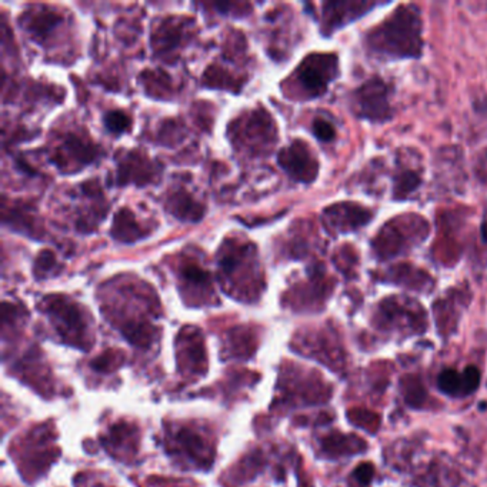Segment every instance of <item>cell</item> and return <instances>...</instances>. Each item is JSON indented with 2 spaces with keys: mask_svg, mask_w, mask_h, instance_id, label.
Returning <instances> with one entry per match:
<instances>
[{
  "mask_svg": "<svg viewBox=\"0 0 487 487\" xmlns=\"http://www.w3.org/2000/svg\"><path fill=\"white\" fill-rule=\"evenodd\" d=\"M364 45L377 59H418L423 53L422 12L416 5H400L386 19L367 30Z\"/></svg>",
  "mask_w": 487,
  "mask_h": 487,
  "instance_id": "1",
  "label": "cell"
},
{
  "mask_svg": "<svg viewBox=\"0 0 487 487\" xmlns=\"http://www.w3.org/2000/svg\"><path fill=\"white\" fill-rule=\"evenodd\" d=\"M430 235V223L418 213H405L387 220L373 238V255L380 262L408 255L426 242Z\"/></svg>",
  "mask_w": 487,
  "mask_h": 487,
  "instance_id": "2",
  "label": "cell"
},
{
  "mask_svg": "<svg viewBox=\"0 0 487 487\" xmlns=\"http://www.w3.org/2000/svg\"><path fill=\"white\" fill-rule=\"evenodd\" d=\"M339 76V58L333 53L309 55L291 76L293 90L302 99H316L327 92V89Z\"/></svg>",
  "mask_w": 487,
  "mask_h": 487,
  "instance_id": "3",
  "label": "cell"
},
{
  "mask_svg": "<svg viewBox=\"0 0 487 487\" xmlns=\"http://www.w3.org/2000/svg\"><path fill=\"white\" fill-rule=\"evenodd\" d=\"M375 323L383 331L420 333L426 329L422 304L408 296H389L377 304Z\"/></svg>",
  "mask_w": 487,
  "mask_h": 487,
  "instance_id": "4",
  "label": "cell"
},
{
  "mask_svg": "<svg viewBox=\"0 0 487 487\" xmlns=\"http://www.w3.org/2000/svg\"><path fill=\"white\" fill-rule=\"evenodd\" d=\"M392 88L385 79L375 76L359 88L355 89L350 96V108L355 115L372 123H385L393 118Z\"/></svg>",
  "mask_w": 487,
  "mask_h": 487,
  "instance_id": "5",
  "label": "cell"
},
{
  "mask_svg": "<svg viewBox=\"0 0 487 487\" xmlns=\"http://www.w3.org/2000/svg\"><path fill=\"white\" fill-rule=\"evenodd\" d=\"M373 219L372 210L355 202L334 203L322 213V222L333 236L357 232Z\"/></svg>",
  "mask_w": 487,
  "mask_h": 487,
  "instance_id": "6",
  "label": "cell"
},
{
  "mask_svg": "<svg viewBox=\"0 0 487 487\" xmlns=\"http://www.w3.org/2000/svg\"><path fill=\"white\" fill-rule=\"evenodd\" d=\"M281 169L296 182L312 184L319 174V162L311 146L303 141H294L285 147L278 156Z\"/></svg>",
  "mask_w": 487,
  "mask_h": 487,
  "instance_id": "7",
  "label": "cell"
},
{
  "mask_svg": "<svg viewBox=\"0 0 487 487\" xmlns=\"http://www.w3.org/2000/svg\"><path fill=\"white\" fill-rule=\"evenodd\" d=\"M382 6L375 2H326L322 5V33L332 37L336 30L366 16L370 10Z\"/></svg>",
  "mask_w": 487,
  "mask_h": 487,
  "instance_id": "8",
  "label": "cell"
},
{
  "mask_svg": "<svg viewBox=\"0 0 487 487\" xmlns=\"http://www.w3.org/2000/svg\"><path fill=\"white\" fill-rule=\"evenodd\" d=\"M159 175V166L154 164L151 159H147L142 152L132 151L124 154L123 159L119 162L118 184L143 185L151 184Z\"/></svg>",
  "mask_w": 487,
  "mask_h": 487,
  "instance_id": "9",
  "label": "cell"
},
{
  "mask_svg": "<svg viewBox=\"0 0 487 487\" xmlns=\"http://www.w3.org/2000/svg\"><path fill=\"white\" fill-rule=\"evenodd\" d=\"M96 156H98V149L93 146V143L78 138L75 134H69L56 149L53 161L62 171H66L72 166H86L93 162Z\"/></svg>",
  "mask_w": 487,
  "mask_h": 487,
  "instance_id": "10",
  "label": "cell"
},
{
  "mask_svg": "<svg viewBox=\"0 0 487 487\" xmlns=\"http://www.w3.org/2000/svg\"><path fill=\"white\" fill-rule=\"evenodd\" d=\"M240 126H242V129L239 128V132L242 131L240 143L249 146L252 144L255 151H259V147H266L278 141L275 124L265 111H253Z\"/></svg>",
  "mask_w": 487,
  "mask_h": 487,
  "instance_id": "11",
  "label": "cell"
},
{
  "mask_svg": "<svg viewBox=\"0 0 487 487\" xmlns=\"http://www.w3.org/2000/svg\"><path fill=\"white\" fill-rule=\"evenodd\" d=\"M481 383V373L478 367L468 366L463 372L446 369L439 375L438 386L443 395L451 397H466L478 389Z\"/></svg>",
  "mask_w": 487,
  "mask_h": 487,
  "instance_id": "12",
  "label": "cell"
},
{
  "mask_svg": "<svg viewBox=\"0 0 487 487\" xmlns=\"http://www.w3.org/2000/svg\"><path fill=\"white\" fill-rule=\"evenodd\" d=\"M382 275V281L412 289V291H423V293L435 288V281L428 271L412 265H406V263L390 266Z\"/></svg>",
  "mask_w": 487,
  "mask_h": 487,
  "instance_id": "13",
  "label": "cell"
},
{
  "mask_svg": "<svg viewBox=\"0 0 487 487\" xmlns=\"http://www.w3.org/2000/svg\"><path fill=\"white\" fill-rule=\"evenodd\" d=\"M422 167L413 164L409 154H405V159H399L396 166L393 199L405 200L415 194L422 185Z\"/></svg>",
  "mask_w": 487,
  "mask_h": 487,
  "instance_id": "14",
  "label": "cell"
},
{
  "mask_svg": "<svg viewBox=\"0 0 487 487\" xmlns=\"http://www.w3.org/2000/svg\"><path fill=\"white\" fill-rule=\"evenodd\" d=\"M166 207L176 219L197 222L205 215V207L185 189H177L167 196Z\"/></svg>",
  "mask_w": 487,
  "mask_h": 487,
  "instance_id": "15",
  "label": "cell"
},
{
  "mask_svg": "<svg viewBox=\"0 0 487 487\" xmlns=\"http://www.w3.org/2000/svg\"><path fill=\"white\" fill-rule=\"evenodd\" d=\"M466 301H469V294H466L463 289L449 291L445 298L439 299L433 306L439 327H449L450 323H458L461 316V309L458 308H461Z\"/></svg>",
  "mask_w": 487,
  "mask_h": 487,
  "instance_id": "16",
  "label": "cell"
},
{
  "mask_svg": "<svg viewBox=\"0 0 487 487\" xmlns=\"http://www.w3.org/2000/svg\"><path fill=\"white\" fill-rule=\"evenodd\" d=\"M111 233L118 242L122 243H133L149 235V232L136 222L133 213L129 209H121L116 213Z\"/></svg>",
  "mask_w": 487,
  "mask_h": 487,
  "instance_id": "17",
  "label": "cell"
},
{
  "mask_svg": "<svg viewBox=\"0 0 487 487\" xmlns=\"http://www.w3.org/2000/svg\"><path fill=\"white\" fill-rule=\"evenodd\" d=\"M24 22L25 27L32 35L33 39L43 42L60 24V17L50 10H42V12L26 15Z\"/></svg>",
  "mask_w": 487,
  "mask_h": 487,
  "instance_id": "18",
  "label": "cell"
},
{
  "mask_svg": "<svg viewBox=\"0 0 487 487\" xmlns=\"http://www.w3.org/2000/svg\"><path fill=\"white\" fill-rule=\"evenodd\" d=\"M184 35V26L180 24H175L172 20H167L159 26L154 37V48L157 53H169L175 48H177L182 42Z\"/></svg>",
  "mask_w": 487,
  "mask_h": 487,
  "instance_id": "19",
  "label": "cell"
},
{
  "mask_svg": "<svg viewBox=\"0 0 487 487\" xmlns=\"http://www.w3.org/2000/svg\"><path fill=\"white\" fill-rule=\"evenodd\" d=\"M180 278L184 281L185 286L190 289H207L210 286V276L202 266L196 262H185L180 269Z\"/></svg>",
  "mask_w": 487,
  "mask_h": 487,
  "instance_id": "20",
  "label": "cell"
},
{
  "mask_svg": "<svg viewBox=\"0 0 487 487\" xmlns=\"http://www.w3.org/2000/svg\"><path fill=\"white\" fill-rule=\"evenodd\" d=\"M143 83L147 93H157V98H162V93L171 92V79L164 72L143 73Z\"/></svg>",
  "mask_w": 487,
  "mask_h": 487,
  "instance_id": "21",
  "label": "cell"
},
{
  "mask_svg": "<svg viewBox=\"0 0 487 487\" xmlns=\"http://www.w3.org/2000/svg\"><path fill=\"white\" fill-rule=\"evenodd\" d=\"M105 126L111 133L122 134L131 131L132 119L122 111H108L105 116Z\"/></svg>",
  "mask_w": 487,
  "mask_h": 487,
  "instance_id": "22",
  "label": "cell"
},
{
  "mask_svg": "<svg viewBox=\"0 0 487 487\" xmlns=\"http://www.w3.org/2000/svg\"><path fill=\"white\" fill-rule=\"evenodd\" d=\"M58 269V263H56L55 255L50 250H43L39 256H37V262H35V275L37 278H43V276L49 275L50 271Z\"/></svg>",
  "mask_w": 487,
  "mask_h": 487,
  "instance_id": "23",
  "label": "cell"
},
{
  "mask_svg": "<svg viewBox=\"0 0 487 487\" xmlns=\"http://www.w3.org/2000/svg\"><path fill=\"white\" fill-rule=\"evenodd\" d=\"M313 133L321 142H332L336 138V129L331 122L323 118L314 119Z\"/></svg>",
  "mask_w": 487,
  "mask_h": 487,
  "instance_id": "24",
  "label": "cell"
},
{
  "mask_svg": "<svg viewBox=\"0 0 487 487\" xmlns=\"http://www.w3.org/2000/svg\"><path fill=\"white\" fill-rule=\"evenodd\" d=\"M355 479L359 482L362 486H366L373 478V468L370 464H364L355 471Z\"/></svg>",
  "mask_w": 487,
  "mask_h": 487,
  "instance_id": "25",
  "label": "cell"
}]
</instances>
